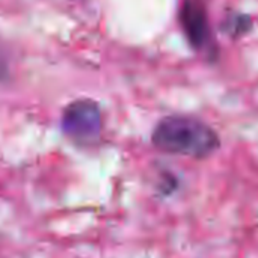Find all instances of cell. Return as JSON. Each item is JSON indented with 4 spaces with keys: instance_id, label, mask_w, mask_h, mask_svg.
<instances>
[{
    "instance_id": "obj_2",
    "label": "cell",
    "mask_w": 258,
    "mask_h": 258,
    "mask_svg": "<svg viewBox=\"0 0 258 258\" xmlns=\"http://www.w3.org/2000/svg\"><path fill=\"white\" fill-rule=\"evenodd\" d=\"M62 132L74 144L94 145L101 135V112L92 100H77L62 113Z\"/></svg>"
},
{
    "instance_id": "obj_1",
    "label": "cell",
    "mask_w": 258,
    "mask_h": 258,
    "mask_svg": "<svg viewBox=\"0 0 258 258\" xmlns=\"http://www.w3.org/2000/svg\"><path fill=\"white\" fill-rule=\"evenodd\" d=\"M151 144L165 154L204 160L221 148V138L198 118L171 115L157 122L151 135Z\"/></svg>"
},
{
    "instance_id": "obj_3",
    "label": "cell",
    "mask_w": 258,
    "mask_h": 258,
    "mask_svg": "<svg viewBox=\"0 0 258 258\" xmlns=\"http://www.w3.org/2000/svg\"><path fill=\"white\" fill-rule=\"evenodd\" d=\"M180 24L194 50L213 59L218 47L210 29L207 9L203 0H183L180 8Z\"/></svg>"
},
{
    "instance_id": "obj_4",
    "label": "cell",
    "mask_w": 258,
    "mask_h": 258,
    "mask_svg": "<svg viewBox=\"0 0 258 258\" xmlns=\"http://www.w3.org/2000/svg\"><path fill=\"white\" fill-rule=\"evenodd\" d=\"M251 27V21L248 17L245 15H233L231 21L228 24V32L231 35H242L245 32H248V29Z\"/></svg>"
}]
</instances>
